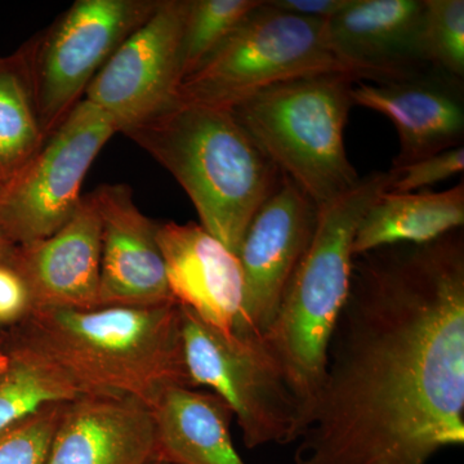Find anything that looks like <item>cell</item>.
<instances>
[{
    "instance_id": "cell-1",
    "label": "cell",
    "mask_w": 464,
    "mask_h": 464,
    "mask_svg": "<svg viewBox=\"0 0 464 464\" xmlns=\"http://www.w3.org/2000/svg\"><path fill=\"white\" fill-rule=\"evenodd\" d=\"M464 444V235L353 257L295 464H427Z\"/></svg>"
},
{
    "instance_id": "cell-2",
    "label": "cell",
    "mask_w": 464,
    "mask_h": 464,
    "mask_svg": "<svg viewBox=\"0 0 464 464\" xmlns=\"http://www.w3.org/2000/svg\"><path fill=\"white\" fill-rule=\"evenodd\" d=\"M5 351L23 353L79 396H121L154 409L173 387H194L183 357L181 307L29 308Z\"/></svg>"
},
{
    "instance_id": "cell-3",
    "label": "cell",
    "mask_w": 464,
    "mask_h": 464,
    "mask_svg": "<svg viewBox=\"0 0 464 464\" xmlns=\"http://www.w3.org/2000/svg\"><path fill=\"white\" fill-rule=\"evenodd\" d=\"M121 133L172 174L200 225L235 255L253 217L283 179L230 109L176 97Z\"/></svg>"
},
{
    "instance_id": "cell-4",
    "label": "cell",
    "mask_w": 464,
    "mask_h": 464,
    "mask_svg": "<svg viewBox=\"0 0 464 464\" xmlns=\"http://www.w3.org/2000/svg\"><path fill=\"white\" fill-rule=\"evenodd\" d=\"M393 179L390 170L368 174L353 190L317 208L313 237L264 334L307 420L325 374L329 342L350 292L357 227Z\"/></svg>"
},
{
    "instance_id": "cell-5",
    "label": "cell",
    "mask_w": 464,
    "mask_h": 464,
    "mask_svg": "<svg viewBox=\"0 0 464 464\" xmlns=\"http://www.w3.org/2000/svg\"><path fill=\"white\" fill-rule=\"evenodd\" d=\"M356 82L343 74L302 76L256 92L230 108L277 169L317 208L343 197L362 179L344 146Z\"/></svg>"
},
{
    "instance_id": "cell-6",
    "label": "cell",
    "mask_w": 464,
    "mask_h": 464,
    "mask_svg": "<svg viewBox=\"0 0 464 464\" xmlns=\"http://www.w3.org/2000/svg\"><path fill=\"white\" fill-rule=\"evenodd\" d=\"M343 74L380 83L335 50L328 23L262 0L177 90V99L230 109L250 94L302 76Z\"/></svg>"
},
{
    "instance_id": "cell-7",
    "label": "cell",
    "mask_w": 464,
    "mask_h": 464,
    "mask_svg": "<svg viewBox=\"0 0 464 464\" xmlns=\"http://www.w3.org/2000/svg\"><path fill=\"white\" fill-rule=\"evenodd\" d=\"M183 357L192 386L207 387L230 408L248 449L297 442L304 405L264 341L250 332L228 335L181 306Z\"/></svg>"
},
{
    "instance_id": "cell-8",
    "label": "cell",
    "mask_w": 464,
    "mask_h": 464,
    "mask_svg": "<svg viewBox=\"0 0 464 464\" xmlns=\"http://www.w3.org/2000/svg\"><path fill=\"white\" fill-rule=\"evenodd\" d=\"M158 5L159 0H78L48 29L21 45L45 140Z\"/></svg>"
},
{
    "instance_id": "cell-9",
    "label": "cell",
    "mask_w": 464,
    "mask_h": 464,
    "mask_svg": "<svg viewBox=\"0 0 464 464\" xmlns=\"http://www.w3.org/2000/svg\"><path fill=\"white\" fill-rule=\"evenodd\" d=\"M118 125L87 100L72 110L42 149L0 190V230L14 246L44 239L81 206L85 174Z\"/></svg>"
},
{
    "instance_id": "cell-10",
    "label": "cell",
    "mask_w": 464,
    "mask_h": 464,
    "mask_svg": "<svg viewBox=\"0 0 464 464\" xmlns=\"http://www.w3.org/2000/svg\"><path fill=\"white\" fill-rule=\"evenodd\" d=\"M188 7L190 0H159L88 85L84 100L111 116L119 132L176 100Z\"/></svg>"
},
{
    "instance_id": "cell-11",
    "label": "cell",
    "mask_w": 464,
    "mask_h": 464,
    "mask_svg": "<svg viewBox=\"0 0 464 464\" xmlns=\"http://www.w3.org/2000/svg\"><path fill=\"white\" fill-rule=\"evenodd\" d=\"M316 219V204L283 174L246 227L237 257L246 282V319L259 334L270 329L277 315Z\"/></svg>"
},
{
    "instance_id": "cell-12",
    "label": "cell",
    "mask_w": 464,
    "mask_h": 464,
    "mask_svg": "<svg viewBox=\"0 0 464 464\" xmlns=\"http://www.w3.org/2000/svg\"><path fill=\"white\" fill-rule=\"evenodd\" d=\"M158 243L170 295L222 334L256 332L246 315L237 255L200 224L159 222Z\"/></svg>"
},
{
    "instance_id": "cell-13",
    "label": "cell",
    "mask_w": 464,
    "mask_h": 464,
    "mask_svg": "<svg viewBox=\"0 0 464 464\" xmlns=\"http://www.w3.org/2000/svg\"><path fill=\"white\" fill-rule=\"evenodd\" d=\"M102 227L101 307H150L173 301L158 243L159 222L134 204L124 183L91 192ZM176 301V299H174Z\"/></svg>"
},
{
    "instance_id": "cell-14",
    "label": "cell",
    "mask_w": 464,
    "mask_h": 464,
    "mask_svg": "<svg viewBox=\"0 0 464 464\" xmlns=\"http://www.w3.org/2000/svg\"><path fill=\"white\" fill-rule=\"evenodd\" d=\"M463 82L429 69L400 81L353 84V105L380 112L395 125L400 148L391 169L463 146Z\"/></svg>"
},
{
    "instance_id": "cell-15",
    "label": "cell",
    "mask_w": 464,
    "mask_h": 464,
    "mask_svg": "<svg viewBox=\"0 0 464 464\" xmlns=\"http://www.w3.org/2000/svg\"><path fill=\"white\" fill-rule=\"evenodd\" d=\"M101 218L88 194L60 230L16 246L8 267L23 280L29 308L96 310L101 307Z\"/></svg>"
},
{
    "instance_id": "cell-16",
    "label": "cell",
    "mask_w": 464,
    "mask_h": 464,
    "mask_svg": "<svg viewBox=\"0 0 464 464\" xmlns=\"http://www.w3.org/2000/svg\"><path fill=\"white\" fill-rule=\"evenodd\" d=\"M157 459L151 409L121 396H79L63 406L45 464H149Z\"/></svg>"
},
{
    "instance_id": "cell-17",
    "label": "cell",
    "mask_w": 464,
    "mask_h": 464,
    "mask_svg": "<svg viewBox=\"0 0 464 464\" xmlns=\"http://www.w3.org/2000/svg\"><path fill=\"white\" fill-rule=\"evenodd\" d=\"M426 0H355L328 23L335 50L380 83L429 70L422 52Z\"/></svg>"
},
{
    "instance_id": "cell-18",
    "label": "cell",
    "mask_w": 464,
    "mask_h": 464,
    "mask_svg": "<svg viewBox=\"0 0 464 464\" xmlns=\"http://www.w3.org/2000/svg\"><path fill=\"white\" fill-rule=\"evenodd\" d=\"M157 459L173 464H246L232 442L230 408L195 387L168 390L152 409Z\"/></svg>"
},
{
    "instance_id": "cell-19",
    "label": "cell",
    "mask_w": 464,
    "mask_h": 464,
    "mask_svg": "<svg viewBox=\"0 0 464 464\" xmlns=\"http://www.w3.org/2000/svg\"><path fill=\"white\" fill-rule=\"evenodd\" d=\"M463 225V181L440 192L384 191L360 221L353 257L386 246L431 243Z\"/></svg>"
},
{
    "instance_id": "cell-20",
    "label": "cell",
    "mask_w": 464,
    "mask_h": 464,
    "mask_svg": "<svg viewBox=\"0 0 464 464\" xmlns=\"http://www.w3.org/2000/svg\"><path fill=\"white\" fill-rule=\"evenodd\" d=\"M25 53L0 56V183H7L44 145Z\"/></svg>"
},
{
    "instance_id": "cell-21",
    "label": "cell",
    "mask_w": 464,
    "mask_h": 464,
    "mask_svg": "<svg viewBox=\"0 0 464 464\" xmlns=\"http://www.w3.org/2000/svg\"><path fill=\"white\" fill-rule=\"evenodd\" d=\"M8 365L0 373V431L52 402L79 398L66 382L14 351H5Z\"/></svg>"
},
{
    "instance_id": "cell-22",
    "label": "cell",
    "mask_w": 464,
    "mask_h": 464,
    "mask_svg": "<svg viewBox=\"0 0 464 464\" xmlns=\"http://www.w3.org/2000/svg\"><path fill=\"white\" fill-rule=\"evenodd\" d=\"M261 3L262 0H190L182 38V81Z\"/></svg>"
},
{
    "instance_id": "cell-23",
    "label": "cell",
    "mask_w": 464,
    "mask_h": 464,
    "mask_svg": "<svg viewBox=\"0 0 464 464\" xmlns=\"http://www.w3.org/2000/svg\"><path fill=\"white\" fill-rule=\"evenodd\" d=\"M422 52L430 69L464 81L463 0H426Z\"/></svg>"
},
{
    "instance_id": "cell-24",
    "label": "cell",
    "mask_w": 464,
    "mask_h": 464,
    "mask_svg": "<svg viewBox=\"0 0 464 464\" xmlns=\"http://www.w3.org/2000/svg\"><path fill=\"white\" fill-rule=\"evenodd\" d=\"M66 402L43 406L35 413L2 430L0 464H45Z\"/></svg>"
},
{
    "instance_id": "cell-25",
    "label": "cell",
    "mask_w": 464,
    "mask_h": 464,
    "mask_svg": "<svg viewBox=\"0 0 464 464\" xmlns=\"http://www.w3.org/2000/svg\"><path fill=\"white\" fill-rule=\"evenodd\" d=\"M464 148L448 150L432 157L423 159L417 163L390 169L395 179L391 182V192H415L429 188L436 183L445 181L456 174L463 173Z\"/></svg>"
},
{
    "instance_id": "cell-26",
    "label": "cell",
    "mask_w": 464,
    "mask_h": 464,
    "mask_svg": "<svg viewBox=\"0 0 464 464\" xmlns=\"http://www.w3.org/2000/svg\"><path fill=\"white\" fill-rule=\"evenodd\" d=\"M27 308L29 299L23 280L8 266H0V320L17 322Z\"/></svg>"
},
{
    "instance_id": "cell-27",
    "label": "cell",
    "mask_w": 464,
    "mask_h": 464,
    "mask_svg": "<svg viewBox=\"0 0 464 464\" xmlns=\"http://www.w3.org/2000/svg\"><path fill=\"white\" fill-rule=\"evenodd\" d=\"M355 0H267L268 5L295 16L329 23Z\"/></svg>"
},
{
    "instance_id": "cell-28",
    "label": "cell",
    "mask_w": 464,
    "mask_h": 464,
    "mask_svg": "<svg viewBox=\"0 0 464 464\" xmlns=\"http://www.w3.org/2000/svg\"><path fill=\"white\" fill-rule=\"evenodd\" d=\"M16 246L0 230V266H9Z\"/></svg>"
},
{
    "instance_id": "cell-29",
    "label": "cell",
    "mask_w": 464,
    "mask_h": 464,
    "mask_svg": "<svg viewBox=\"0 0 464 464\" xmlns=\"http://www.w3.org/2000/svg\"><path fill=\"white\" fill-rule=\"evenodd\" d=\"M8 355L5 353L2 347H0V373L7 368L8 365Z\"/></svg>"
},
{
    "instance_id": "cell-30",
    "label": "cell",
    "mask_w": 464,
    "mask_h": 464,
    "mask_svg": "<svg viewBox=\"0 0 464 464\" xmlns=\"http://www.w3.org/2000/svg\"><path fill=\"white\" fill-rule=\"evenodd\" d=\"M149 464H173V463L166 462V460L154 459V460H151V462H150Z\"/></svg>"
},
{
    "instance_id": "cell-31",
    "label": "cell",
    "mask_w": 464,
    "mask_h": 464,
    "mask_svg": "<svg viewBox=\"0 0 464 464\" xmlns=\"http://www.w3.org/2000/svg\"><path fill=\"white\" fill-rule=\"evenodd\" d=\"M0 190H2V183H0Z\"/></svg>"
}]
</instances>
